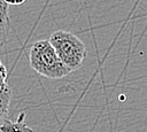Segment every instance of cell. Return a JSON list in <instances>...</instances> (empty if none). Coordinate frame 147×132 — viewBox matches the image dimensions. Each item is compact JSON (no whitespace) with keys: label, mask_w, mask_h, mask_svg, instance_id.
<instances>
[{"label":"cell","mask_w":147,"mask_h":132,"mask_svg":"<svg viewBox=\"0 0 147 132\" xmlns=\"http://www.w3.org/2000/svg\"><path fill=\"white\" fill-rule=\"evenodd\" d=\"M30 67L48 79H60L71 71L62 62L49 40H38L29 51Z\"/></svg>","instance_id":"1"},{"label":"cell","mask_w":147,"mask_h":132,"mask_svg":"<svg viewBox=\"0 0 147 132\" xmlns=\"http://www.w3.org/2000/svg\"><path fill=\"white\" fill-rule=\"evenodd\" d=\"M48 40L70 71H75L82 67L87 51L85 44L76 34L69 31L57 30L51 34Z\"/></svg>","instance_id":"2"},{"label":"cell","mask_w":147,"mask_h":132,"mask_svg":"<svg viewBox=\"0 0 147 132\" xmlns=\"http://www.w3.org/2000/svg\"><path fill=\"white\" fill-rule=\"evenodd\" d=\"M8 7L9 5L5 0H0V53L5 51L9 38L10 18L8 15Z\"/></svg>","instance_id":"3"},{"label":"cell","mask_w":147,"mask_h":132,"mask_svg":"<svg viewBox=\"0 0 147 132\" xmlns=\"http://www.w3.org/2000/svg\"><path fill=\"white\" fill-rule=\"evenodd\" d=\"M11 88L7 84L0 90V127L9 119V107L11 101Z\"/></svg>","instance_id":"4"},{"label":"cell","mask_w":147,"mask_h":132,"mask_svg":"<svg viewBox=\"0 0 147 132\" xmlns=\"http://www.w3.org/2000/svg\"><path fill=\"white\" fill-rule=\"evenodd\" d=\"M0 132H34L31 127H29L25 123V115L22 112L17 117L16 121L8 119L1 127Z\"/></svg>","instance_id":"5"},{"label":"cell","mask_w":147,"mask_h":132,"mask_svg":"<svg viewBox=\"0 0 147 132\" xmlns=\"http://www.w3.org/2000/svg\"><path fill=\"white\" fill-rule=\"evenodd\" d=\"M9 6H20L22 3H24L26 0H5Z\"/></svg>","instance_id":"6"}]
</instances>
